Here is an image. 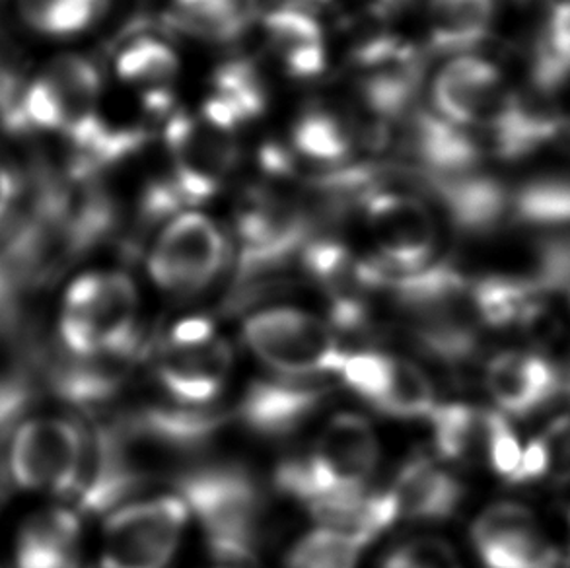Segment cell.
Wrapping results in <instances>:
<instances>
[{"mask_svg":"<svg viewBox=\"0 0 570 568\" xmlns=\"http://www.w3.org/2000/svg\"><path fill=\"white\" fill-rule=\"evenodd\" d=\"M471 300L481 325L509 330L538 320L548 296L525 277L493 275L471 281Z\"/></svg>","mask_w":570,"mask_h":568,"instance_id":"44dd1931","label":"cell"},{"mask_svg":"<svg viewBox=\"0 0 570 568\" xmlns=\"http://www.w3.org/2000/svg\"><path fill=\"white\" fill-rule=\"evenodd\" d=\"M166 143L174 161L171 184L184 205L213 197L238 158L232 133L208 124L203 116L171 117L166 127Z\"/></svg>","mask_w":570,"mask_h":568,"instance_id":"30bf717a","label":"cell"},{"mask_svg":"<svg viewBox=\"0 0 570 568\" xmlns=\"http://www.w3.org/2000/svg\"><path fill=\"white\" fill-rule=\"evenodd\" d=\"M116 69L124 82L142 90L148 108L164 111L170 106L168 86L178 77L179 59L166 41L132 39L117 57Z\"/></svg>","mask_w":570,"mask_h":568,"instance_id":"603a6c76","label":"cell"},{"mask_svg":"<svg viewBox=\"0 0 570 568\" xmlns=\"http://www.w3.org/2000/svg\"><path fill=\"white\" fill-rule=\"evenodd\" d=\"M400 518L415 522H442L455 515L463 487L455 477L426 458L409 461L392 487Z\"/></svg>","mask_w":570,"mask_h":568,"instance_id":"ac0fdd59","label":"cell"},{"mask_svg":"<svg viewBox=\"0 0 570 568\" xmlns=\"http://www.w3.org/2000/svg\"><path fill=\"white\" fill-rule=\"evenodd\" d=\"M494 0H431L426 30L440 51H465L485 39L493 22Z\"/></svg>","mask_w":570,"mask_h":568,"instance_id":"484cf974","label":"cell"},{"mask_svg":"<svg viewBox=\"0 0 570 568\" xmlns=\"http://www.w3.org/2000/svg\"><path fill=\"white\" fill-rule=\"evenodd\" d=\"M230 366V346L213 339L193 349H168L158 364V378L174 400L200 405L220 393Z\"/></svg>","mask_w":570,"mask_h":568,"instance_id":"e0dca14e","label":"cell"},{"mask_svg":"<svg viewBox=\"0 0 570 568\" xmlns=\"http://www.w3.org/2000/svg\"><path fill=\"white\" fill-rule=\"evenodd\" d=\"M543 568H561V567H559V565H557L556 557H553V559H551V561H549L548 565H546V567H543Z\"/></svg>","mask_w":570,"mask_h":568,"instance_id":"b9f144b4","label":"cell"},{"mask_svg":"<svg viewBox=\"0 0 570 568\" xmlns=\"http://www.w3.org/2000/svg\"><path fill=\"white\" fill-rule=\"evenodd\" d=\"M178 489L215 557L228 562L254 561L262 497L252 476L236 466H208L178 477Z\"/></svg>","mask_w":570,"mask_h":568,"instance_id":"3957f363","label":"cell"},{"mask_svg":"<svg viewBox=\"0 0 570 568\" xmlns=\"http://www.w3.org/2000/svg\"><path fill=\"white\" fill-rule=\"evenodd\" d=\"M101 78L92 62L62 55L23 86L16 133L69 135L98 114Z\"/></svg>","mask_w":570,"mask_h":568,"instance_id":"8992f818","label":"cell"},{"mask_svg":"<svg viewBox=\"0 0 570 568\" xmlns=\"http://www.w3.org/2000/svg\"><path fill=\"white\" fill-rule=\"evenodd\" d=\"M549 476V453L548 445L543 438H533L524 450H522V460L518 466L517 473L510 479L512 484L533 483Z\"/></svg>","mask_w":570,"mask_h":568,"instance_id":"ab89813d","label":"cell"},{"mask_svg":"<svg viewBox=\"0 0 570 568\" xmlns=\"http://www.w3.org/2000/svg\"><path fill=\"white\" fill-rule=\"evenodd\" d=\"M226 262V239L200 213H184L164 226L148 255V273L163 291L193 294L213 283Z\"/></svg>","mask_w":570,"mask_h":568,"instance_id":"ba28073f","label":"cell"},{"mask_svg":"<svg viewBox=\"0 0 570 568\" xmlns=\"http://www.w3.org/2000/svg\"><path fill=\"white\" fill-rule=\"evenodd\" d=\"M507 98L501 72L479 57H455L440 69L432 85L439 116L455 127H491Z\"/></svg>","mask_w":570,"mask_h":568,"instance_id":"7c38bea8","label":"cell"},{"mask_svg":"<svg viewBox=\"0 0 570 568\" xmlns=\"http://www.w3.org/2000/svg\"><path fill=\"white\" fill-rule=\"evenodd\" d=\"M485 382L502 415H533L570 398V369L540 353L510 351L494 356Z\"/></svg>","mask_w":570,"mask_h":568,"instance_id":"8fae6325","label":"cell"},{"mask_svg":"<svg viewBox=\"0 0 570 568\" xmlns=\"http://www.w3.org/2000/svg\"><path fill=\"white\" fill-rule=\"evenodd\" d=\"M135 356L100 354L70 356L49 374V384L57 398L80 409H94L111 400L131 372Z\"/></svg>","mask_w":570,"mask_h":568,"instance_id":"d6986e66","label":"cell"},{"mask_svg":"<svg viewBox=\"0 0 570 568\" xmlns=\"http://www.w3.org/2000/svg\"><path fill=\"white\" fill-rule=\"evenodd\" d=\"M171 20L200 38L228 41L239 36L249 20V0H174Z\"/></svg>","mask_w":570,"mask_h":568,"instance_id":"f546056e","label":"cell"},{"mask_svg":"<svg viewBox=\"0 0 570 568\" xmlns=\"http://www.w3.org/2000/svg\"><path fill=\"white\" fill-rule=\"evenodd\" d=\"M181 497H156L119 508L104 530L101 568H166L186 530Z\"/></svg>","mask_w":570,"mask_h":568,"instance_id":"52a82bcc","label":"cell"},{"mask_svg":"<svg viewBox=\"0 0 570 568\" xmlns=\"http://www.w3.org/2000/svg\"><path fill=\"white\" fill-rule=\"evenodd\" d=\"M364 221L376 259L393 273H411L431 265L439 246V226L426 203L411 193L376 192L363 195Z\"/></svg>","mask_w":570,"mask_h":568,"instance_id":"9c48e42d","label":"cell"},{"mask_svg":"<svg viewBox=\"0 0 570 568\" xmlns=\"http://www.w3.org/2000/svg\"><path fill=\"white\" fill-rule=\"evenodd\" d=\"M393 356L382 353L345 354L340 374L351 392L368 401L372 408L384 398L392 382Z\"/></svg>","mask_w":570,"mask_h":568,"instance_id":"836d02e7","label":"cell"},{"mask_svg":"<svg viewBox=\"0 0 570 568\" xmlns=\"http://www.w3.org/2000/svg\"><path fill=\"white\" fill-rule=\"evenodd\" d=\"M471 539L487 568H543L553 559L532 512L517 502L487 508Z\"/></svg>","mask_w":570,"mask_h":568,"instance_id":"5bb4252c","label":"cell"},{"mask_svg":"<svg viewBox=\"0 0 570 568\" xmlns=\"http://www.w3.org/2000/svg\"><path fill=\"white\" fill-rule=\"evenodd\" d=\"M434 408L436 395L431 378L413 362L393 359L392 382L374 409L395 419H421L431 415Z\"/></svg>","mask_w":570,"mask_h":568,"instance_id":"1f68e13d","label":"cell"},{"mask_svg":"<svg viewBox=\"0 0 570 568\" xmlns=\"http://www.w3.org/2000/svg\"><path fill=\"white\" fill-rule=\"evenodd\" d=\"M86 463L85 432L70 419L36 417L12 432L8 473L23 491H78Z\"/></svg>","mask_w":570,"mask_h":568,"instance_id":"5b68a950","label":"cell"},{"mask_svg":"<svg viewBox=\"0 0 570 568\" xmlns=\"http://www.w3.org/2000/svg\"><path fill=\"white\" fill-rule=\"evenodd\" d=\"M514 223L538 228H563L570 224L569 177H540L522 185L510 197Z\"/></svg>","mask_w":570,"mask_h":568,"instance_id":"f1b7e54d","label":"cell"},{"mask_svg":"<svg viewBox=\"0 0 570 568\" xmlns=\"http://www.w3.org/2000/svg\"><path fill=\"white\" fill-rule=\"evenodd\" d=\"M432 442L440 458L448 461L470 460L478 450L485 452L487 411L448 403L434 408L431 415Z\"/></svg>","mask_w":570,"mask_h":568,"instance_id":"4316f807","label":"cell"},{"mask_svg":"<svg viewBox=\"0 0 570 568\" xmlns=\"http://www.w3.org/2000/svg\"><path fill=\"white\" fill-rule=\"evenodd\" d=\"M80 520L72 510L51 508L23 523L16 568H78Z\"/></svg>","mask_w":570,"mask_h":568,"instance_id":"ffe728a7","label":"cell"},{"mask_svg":"<svg viewBox=\"0 0 570 568\" xmlns=\"http://www.w3.org/2000/svg\"><path fill=\"white\" fill-rule=\"evenodd\" d=\"M215 339V325L203 315H193L174 325L168 335V349H193Z\"/></svg>","mask_w":570,"mask_h":568,"instance_id":"f35d334b","label":"cell"},{"mask_svg":"<svg viewBox=\"0 0 570 568\" xmlns=\"http://www.w3.org/2000/svg\"><path fill=\"white\" fill-rule=\"evenodd\" d=\"M379 458V438L371 423L355 413H341L322 430L306 456L278 466L275 484L309 507L364 491Z\"/></svg>","mask_w":570,"mask_h":568,"instance_id":"6da1fadb","label":"cell"},{"mask_svg":"<svg viewBox=\"0 0 570 568\" xmlns=\"http://www.w3.org/2000/svg\"><path fill=\"white\" fill-rule=\"evenodd\" d=\"M541 438L548 445L549 477L557 483H570V415L556 419Z\"/></svg>","mask_w":570,"mask_h":568,"instance_id":"74e56055","label":"cell"},{"mask_svg":"<svg viewBox=\"0 0 570 568\" xmlns=\"http://www.w3.org/2000/svg\"><path fill=\"white\" fill-rule=\"evenodd\" d=\"M139 296L125 273H86L62 300L59 337L70 356L140 353Z\"/></svg>","mask_w":570,"mask_h":568,"instance_id":"7a4b0ae2","label":"cell"},{"mask_svg":"<svg viewBox=\"0 0 570 568\" xmlns=\"http://www.w3.org/2000/svg\"><path fill=\"white\" fill-rule=\"evenodd\" d=\"M265 108L262 82L249 65L232 62L215 75V92L208 96L203 117L218 129L234 133L246 119L259 116Z\"/></svg>","mask_w":570,"mask_h":568,"instance_id":"d4e9b609","label":"cell"},{"mask_svg":"<svg viewBox=\"0 0 570 568\" xmlns=\"http://www.w3.org/2000/svg\"><path fill=\"white\" fill-rule=\"evenodd\" d=\"M411 146L429 168V176H454L470 172L478 164L479 148L473 140L460 131V127L448 124L440 116L419 114L411 127Z\"/></svg>","mask_w":570,"mask_h":568,"instance_id":"cb8c5ba5","label":"cell"},{"mask_svg":"<svg viewBox=\"0 0 570 568\" xmlns=\"http://www.w3.org/2000/svg\"><path fill=\"white\" fill-rule=\"evenodd\" d=\"M436 199L446 208L452 223L470 234L494 231L510 215V195L504 185L470 172L454 176H429Z\"/></svg>","mask_w":570,"mask_h":568,"instance_id":"2e32d148","label":"cell"},{"mask_svg":"<svg viewBox=\"0 0 570 568\" xmlns=\"http://www.w3.org/2000/svg\"><path fill=\"white\" fill-rule=\"evenodd\" d=\"M111 0H18L31 30L49 38H70L90 30L109 10Z\"/></svg>","mask_w":570,"mask_h":568,"instance_id":"83f0119b","label":"cell"},{"mask_svg":"<svg viewBox=\"0 0 570 568\" xmlns=\"http://www.w3.org/2000/svg\"><path fill=\"white\" fill-rule=\"evenodd\" d=\"M294 146L309 160L337 164L347 160L355 140L353 131L340 117L330 111H308L294 127Z\"/></svg>","mask_w":570,"mask_h":568,"instance_id":"4dcf8cb0","label":"cell"},{"mask_svg":"<svg viewBox=\"0 0 570 568\" xmlns=\"http://www.w3.org/2000/svg\"><path fill=\"white\" fill-rule=\"evenodd\" d=\"M364 101L379 116H401L411 106L419 86L421 65L409 47L393 39H380L361 53Z\"/></svg>","mask_w":570,"mask_h":568,"instance_id":"9a60e30c","label":"cell"},{"mask_svg":"<svg viewBox=\"0 0 570 568\" xmlns=\"http://www.w3.org/2000/svg\"><path fill=\"white\" fill-rule=\"evenodd\" d=\"M525 278L546 296L570 288V236L541 239L533 252L532 270Z\"/></svg>","mask_w":570,"mask_h":568,"instance_id":"e575fe53","label":"cell"},{"mask_svg":"<svg viewBox=\"0 0 570 568\" xmlns=\"http://www.w3.org/2000/svg\"><path fill=\"white\" fill-rule=\"evenodd\" d=\"M384 568H462L454 549L439 538H419L397 547Z\"/></svg>","mask_w":570,"mask_h":568,"instance_id":"8d00e7d4","label":"cell"},{"mask_svg":"<svg viewBox=\"0 0 570 568\" xmlns=\"http://www.w3.org/2000/svg\"><path fill=\"white\" fill-rule=\"evenodd\" d=\"M366 546L364 539L345 531L320 528L291 549L285 568H355Z\"/></svg>","mask_w":570,"mask_h":568,"instance_id":"d6a6232c","label":"cell"},{"mask_svg":"<svg viewBox=\"0 0 570 568\" xmlns=\"http://www.w3.org/2000/svg\"><path fill=\"white\" fill-rule=\"evenodd\" d=\"M244 341L259 361L286 378L340 372L347 354L324 322L294 307L252 315L244 323Z\"/></svg>","mask_w":570,"mask_h":568,"instance_id":"277c9868","label":"cell"},{"mask_svg":"<svg viewBox=\"0 0 570 568\" xmlns=\"http://www.w3.org/2000/svg\"><path fill=\"white\" fill-rule=\"evenodd\" d=\"M327 388L312 378L257 380L239 401V421L262 437L293 434L316 413L327 398Z\"/></svg>","mask_w":570,"mask_h":568,"instance_id":"4fadbf2b","label":"cell"},{"mask_svg":"<svg viewBox=\"0 0 570 568\" xmlns=\"http://www.w3.org/2000/svg\"><path fill=\"white\" fill-rule=\"evenodd\" d=\"M22 197V179L7 161L0 160V226L8 223L16 203Z\"/></svg>","mask_w":570,"mask_h":568,"instance_id":"60d3db41","label":"cell"},{"mask_svg":"<svg viewBox=\"0 0 570 568\" xmlns=\"http://www.w3.org/2000/svg\"><path fill=\"white\" fill-rule=\"evenodd\" d=\"M265 33L294 77H316L324 70V33L312 16L298 8H278L265 18Z\"/></svg>","mask_w":570,"mask_h":568,"instance_id":"7402d4cb","label":"cell"},{"mask_svg":"<svg viewBox=\"0 0 570 568\" xmlns=\"http://www.w3.org/2000/svg\"><path fill=\"white\" fill-rule=\"evenodd\" d=\"M522 450L524 448L520 445L517 432L510 427L507 417L499 411H487L485 453L494 473L510 483L522 460Z\"/></svg>","mask_w":570,"mask_h":568,"instance_id":"d590c367","label":"cell"}]
</instances>
